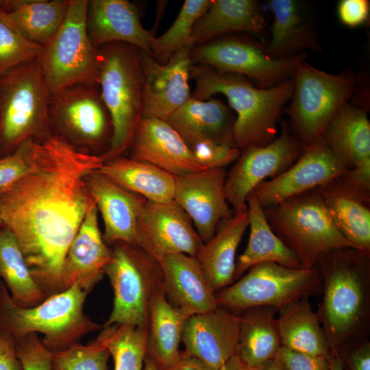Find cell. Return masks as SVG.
I'll list each match as a JSON object with an SVG mask.
<instances>
[{
  "label": "cell",
  "instance_id": "1",
  "mask_svg": "<svg viewBox=\"0 0 370 370\" xmlns=\"http://www.w3.org/2000/svg\"><path fill=\"white\" fill-rule=\"evenodd\" d=\"M32 169L0 195V215L34 280L48 297L62 291L67 251L94 205L88 175L104 162L50 133L33 138Z\"/></svg>",
  "mask_w": 370,
  "mask_h": 370
},
{
  "label": "cell",
  "instance_id": "2",
  "mask_svg": "<svg viewBox=\"0 0 370 370\" xmlns=\"http://www.w3.org/2000/svg\"><path fill=\"white\" fill-rule=\"evenodd\" d=\"M323 296L317 312L330 352L367 336L370 317V261L354 248H338L320 256Z\"/></svg>",
  "mask_w": 370,
  "mask_h": 370
},
{
  "label": "cell",
  "instance_id": "3",
  "mask_svg": "<svg viewBox=\"0 0 370 370\" xmlns=\"http://www.w3.org/2000/svg\"><path fill=\"white\" fill-rule=\"evenodd\" d=\"M190 78L195 83L192 97L204 101L217 93L226 97L237 114L233 133L236 148L264 146L275 138L280 112L293 95V78L261 88L243 75L218 73L199 64L192 66Z\"/></svg>",
  "mask_w": 370,
  "mask_h": 370
},
{
  "label": "cell",
  "instance_id": "4",
  "mask_svg": "<svg viewBox=\"0 0 370 370\" xmlns=\"http://www.w3.org/2000/svg\"><path fill=\"white\" fill-rule=\"evenodd\" d=\"M88 293L75 284L36 306L23 308L13 301L0 280V332L14 341L31 333H41L40 341L49 351L64 349L103 328L84 312Z\"/></svg>",
  "mask_w": 370,
  "mask_h": 370
},
{
  "label": "cell",
  "instance_id": "5",
  "mask_svg": "<svg viewBox=\"0 0 370 370\" xmlns=\"http://www.w3.org/2000/svg\"><path fill=\"white\" fill-rule=\"evenodd\" d=\"M98 50L97 85L113 128L110 147L101 155L105 162L119 157L130 147L134 131L142 118L144 76L138 47L125 42H112Z\"/></svg>",
  "mask_w": 370,
  "mask_h": 370
},
{
  "label": "cell",
  "instance_id": "6",
  "mask_svg": "<svg viewBox=\"0 0 370 370\" xmlns=\"http://www.w3.org/2000/svg\"><path fill=\"white\" fill-rule=\"evenodd\" d=\"M47 81L37 59L0 75V157L12 154L29 138L51 133Z\"/></svg>",
  "mask_w": 370,
  "mask_h": 370
},
{
  "label": "cell",
  "instance_id": "7",
  "mask_svg": "<svg viewBox=\"0 0 370 370\" xmlns=\"http://www.w3.org/2000/svg\"><path fill=\"white\" fill-rule=\"evenodd\" d=\"M274 233L297 257L302 269L315 267L323 254L354 248L333 223L318 188L263 208Z\"/></svg>",
  "mask_w": 370,
  "mask_h": 370
},
{
  "label": "cell",
  "instance_id": "8",
  "mask_svg": "<svg viewBox=\"0 0 370 370\" xmlns=\"http://www.w3.org/2000/svg\"><path fill=\"white\" fill-rule=\"evenodd\" d=\"M105 268L114 291L113 307L103 326L147 327L151 299L162 288L160 262L142 248L114 243Z\"/></svg>",
  "mask_w": 370,
  "mask_h": 370
},
{
  "label": "cell",
  "instance_id": "9",
  "mask_svg": "<svg viewBox=\"0 0 370 370\" xmlns=\"http://www.w3.org/2000/svg\"><path fill=\"white\" fill-rule=\"evenodd\" d=\"M88 3L70 0L64 22L37 58L51 95L75 84H97L99 54L87 32Z\"/></svg>",
  "mask_w": 370,
  "mask_h": 370
},
{
  "label": "cell",
  "instance_id": "10",
  "mask_svg": "<svg viewBox=\"0 0 370 370\" xmlns=\"http://www.w3.org/2000/svg\"><path fill=\"white\" fill-rule=\"evenodd\" d=\"M288 108L297 136L306 145L321 136L333 116L350 98L356 85L352 74H331L300 60L293 76Z\"/></svg>",
  "mask_w": 370,
  "mask_h": 370
},
{
  "label": "cell",
  "instance_id": "11",
  "mask_svg": "<svg viewBox=\"0 0 370 370\" xmlns=\"http://www.w3.org/2000/svg\"><path fill=\"white\" fill-rule=\"evenodd\" d=\"M234 284L215 293L219 306L245 310L257 306L278 309L317 293L321 287L319 271L293 269L275 262L253 266Z\"/></svg>",
  "mask_w": 370,
  "mask_h": 370
},
{
  "label": "cell",
  "instance_id": "12",
  "mask_svg": "<svg viewBox=\"0 0 370 370\" xmlns=\"http://www.w3.org/2000/svg\"><path fill=\"white\" fill-rule=\"evenodd\" d=\"M50 132L78 149L110 145L112 123L97 84H79L51 95Z\"/></svg>",
  "mask_w": 370,
  "mask_h": 370
},
{
  "label": "cell",
  "instance_id": "13",
  "mask_svg": "<svg viewBox=\"0 0 370 370\" xmlns=\"http://www.w3.org/2000/svg\"><path fill=\"white\" fill-rule=\"evenodd\" d=\"M190 56L193 64H206L221 73L247 76L259 88H268L293 78L297 63L305 55L277 60L258 43L225 38L193 47Z\"/></svg>",
  "mask_w": 370,
  "mask_h": 370
},
{
  "label": "cell",
  "instance_id": "14",
  "mask_svg": "<svg viewBox=\"0 0 370 370\" xmlns=\"http://www.w3.org/2000/svg\"><path fill=\"white\" fill-rule=\"evenodd\" d=\"M306 145L291 133L286 124L280 135L264 146H249L241 153L227 173L225 193L234 214L247 210L246 200L261 182L289 168L301 156Z\"/></svg>",
  "mask_w": 370,
  "mask_h": 370
},
{
  "label": "cell",
  "instance_id": "15",
  "mask_svg": "<svg viewBox=\"0 0 370 370\" xmlns=\"http://www.w3.org/2000/svg\"><path fill=\"white\" fill-rule=\"evenodd\" d=\"M203 245L190 218L174 200H145L138 216L136 246L160 262L171 254L195 257Z\"/></svg>",
  "mask_w": 370,
  "mask_h": 370
},
{
  "label": "cell",
  "instance_id": "16",
  "mask_svg": "<svg viewBox=\"0 0 370 370\" xmlns=\"http://www.w3.org/2000/svg\"><path fill=\"white\" fill-rule=\"evenodd\" d=\"M347 168L322 136L306 145L297 160L279 175L258 184L254 193L263 208L318 188Z\"/></svg>",
  "mask_w": 370,
  "mask_h": 370
},
{
  "label": "cell",
  "instance_id": "17",
  "mask_svg": "<svg viewBox=\"0 0 370 370\" xmlns=\"http://www.w3.org/2000/svg\"><path fill=\"white\" fill-rule=\"evenodd\" d=\"M225 168L208 169L176 177L174 201L190 218L204 243L234 212L227 201Z\"/></svg>",
  "mask_w": 370,
  "mask_h": 370
},
{
  "label": "cell",
  "instance_id": "18",
  "mask_svg": "<svg viewBox=\"0 0 370 370\" xmlns=\"http://www.w3.org/2000/svg\"><path fill=\"white\" fill-rule=\"evenodd\" d=\"M190 47L178 50L166 64L140 50L144 76L142 118L166 120L191 97L188 79L193 63Z\"/></svg>",
  "mask_w": 370,
  "mask_h": 370
},
{
  "label": "cell",
  "instance_id": "19",
  "mask_svg": "<svg viewBox=\"0 0 370 370\" xmlns=\"http://www.w3.org/2000/svg\"><path fill=\"white\" fill-rule=\"evenodd\" d=\"M240 328L241 316L221 306L190 316L183 328L184 352L219 370L236 354Z\"/></svg>",
  "mask_w": 370,
  "mask_h": 370
},
{
  "label": "cell",
  "instance_id": "20",
  "mask_svg": "<svg viewBox=\"0 0 370 370\" xmlns=\"http://www.w3.org/2000/svg\"><path fill=\"white\" fill-rule=\"evenodd\" d=\"M132 158L179 177L204 171L177 131L166 121L141 118L132 137Z\"/></svg>",
  "mask_w": 370,
  "mask_h": 370
},
{
  "label": "cell",
  "instance_id": "21",
  "mask_svg": "<svg viewBox=\"0 0 370 370\" xmlns=\"http://www.w3.org/2000/svg\"><path fill=\"white\" fill-rule=\"evenodd\" d=\"M85 180L103 221L105 243L136 245L138 216L146 199L125 190L98 171L88 175Z\"/></svg>",
  "mask_w": 370,
  "mask_h": 370
},
{
  "label": "cell",
  "instance_id": "22",
  "mask_svg": "<svg viewBox=\"0 0 370 370\" xmlns=\"http://www.w3.org/2000/svg\"><path fill=\"white\" fill-rule=\"evenodd\" d=\"M97 213L94 204L67 251L62 270V291L77 284L89 293L105 274L112 248L103 241Z\"/></svg>",
  "mask_w": 370,
  "mask_h": 370
},
{
  "label": "cell",
  "instance_id": "23",
  "mask_svg": "<svg viewBox=\"0 0 370 370\" xmlns=\"http://www.w3.org/2000/svg\"><path fill=\"white\" fill-rule=\"evenodd\" d=\"M160 264L165 297L185 316L205 313L219 306L215 293L195 257L171 254L165 256Z\"/></svg>",
  "mask_w": 370,
  "mask_h": 370
},
{
  "label": "cell",
  "instance_id": "24",
  "mask_svg": "<svg viewBox=\"0 0 370 370\" xmlns=\"http://www.w3.org/2000/svg\"><path fill=\"white\" fill-rule=\"evenodd\" d=\"M86 29L97 49L112 42H125L151 55L154 36L143 27L136 8L127 0L88 1Z\"/></svg>",
  "mask_w": 370,
  "mask_h": 370
},
{
  "label": "cell",
  "instance_id": "25",
  "mask_svg": "<svg viewBox=\"0 0 370 370\" xmlns=\"http://www.w3.org/2000/svg\"><path fill=\"white\" fill-rule=\"evenodd\" d=\"M319 190L338 231L354 249L369 256L370 195L352 188L338 177Z\"/></svg>",
  "mask_w": 370,
  "mask_h": 370
},
{
  "label": "cell",
  "instance_id": "26",
  "mask_svg": "<svg viewBox=\"0 0 370 370\" xmlns=\"http://www.w3.org/2000/svg\"><path fill=\"white\" fill-rule=\"evenodd\" d=\"M165 121L188 147L205 138L234 146L235 119L230 109L216 98L201 101L190 97Z\"/></svg>",
  "mask_w": 370,
  "mask_h": 370
},
{
  "label": "cell",
  "instance_id": "27",
  "mask_svg": "<svg viewBox=\"0 0 370 370\" xmlns=\"http://www.w3.org/2000/svg\"><path fill=\"white\" fill-rule=\"evenodd\" d=\"M248 227L247 210L234 214L219 225L213 237L195 256L215 293L234 280L236 250Z\"/></svg>",
  "mask_w": 370,
  "mask_h": 370
},
{
  "label": "cell",
  "instance_id": "28",
  "mask_svg": "<svg viewBox=\"0 0 370 370\" xmlns=\"http://www.w3.org/2000/svg\"><path fill=\"white\" fill-rule=\"evenodd\" d=\"M265 21L259 3L254 0H211L193 28L189 47L203 45L217 36L245 32L261 36Z\"/></svg>",
  "mask_w": 370,
  "mask_h": 370
},
{
  "label": "cell",
  "instance_id": "29",
  "mask_svg": "<svg viewBox=\"0 0 370 370\" xmlns=\"http://www.w3.org/2000/svg\"><path fill=\"white\" fill-rule=\"evenodd\" d=\"M269 5L273 20L271 38L264 47L270 57L286 60L306 49L321 51L301 3L295 0H271Z\"/></svg>",
  "mask_w": 370,
  "mask_h": 370
},
{
  "label": "cell",
  "instance_id": "30",
  "mask_svg": "<svg viewBox=\"0 0 370 370\" xmlns=\"http://www.w3.org/2000/svg\"><path fill=\"white\" fill-rule=\"evenodd\" d=\"M250 228L247 245L236 262L234 279L258 264L275 262L284 267L300 269L299 261L274 233L266 218L263 207L252 191L246 200Z\"/></svg>",
  "mask_w": 370,
  "mask_h": 370
},
{
  "label": "cell",
  "instance_id": "31",
  "mask_svg": "<svg viewBox=\"0 0 370 370\" xmlns=\"http://www.w3.org/2000/svg\"><path fill=\"white\" fill-rule=\"evenodd\" d=\"M187 318L170 304L162 288L154 293L147 326L146 355L160 370H167L178 361L180 343Z\"/></svg>",
  "mask_w": 370,
  "mask_h": 370
},
{
  "label": "cell",
  "instance_id": "32",
  "mask_svg": "<svg viewBox=\"0 0 370 370\" xmlns=\"http://www.w3.org/2000/svg\"><path fill=\"white\" fill-rule=\"evenodd\" d=\"M125 190L154 202L174 200L176 177L145 162L116 157L97 170Z\"/></svg>",
  "mask_w": 370,
  "mask_h": 370
},
{
  "label": "cell",
  "instance_id": "33",
  "mask_svg": "<svg viewBox=\"0 0 370 370\" xmlns=\"http://www.w3.org/2000/svg\"><path fill=\"white\" fill-rule=\"evenodd\" d=\"M278 312L276 324L282 347L310 356H330L325 332L308 296L281 308Z\"/></svg>",
  "mask_w": 370,
  "mask_h": 370
},
{
  "label": "cell",
  "instance_id": "34",
  "mask_svg": "<svg viewBox=\"0 0 370 370\" xmlns=\"http://www.w3.org/2000/svg\"><path fill=\"white\" fill-rule=\"evenodd\" d=\"M321 136L347 169L370 158V123L362 108L346 103Z\"/></svg>",
  "mask_w": 370,
  "mask_h": 370
},
{
  "label": "cell",
  "instance_id": "35",
  "mask_svg": "<svg viewBox=\"0 0 370 370\" xmlns=\"http://www.w3.org/2000/svg\"><path fill=\"white\" fill-rule=\"evenodd\" d=\"M244 311L236 355L250 369L274 358L282 347L276 324L278 310L257 306Z\"/></svg>",
  "mask_w": 370,
  "mask_h": 370
},
{
  "label": "cell",
  "instance_id": "36",
  "mask_svg": "<svg viewBox=\"0 0 370 370\" xmlns=\"http://www.w3.org/2000/svg\"><path fill=\"white\" fill-rule=\"evenodd\" d=\"M70 0H22L19 5L0 16L29 40L47 45L66 16Z\"/></svg>",
  "mask_w": 370,
  "mask_h": 370
},
{
  "label": "cell",
  "instance_id": "37",
  "mask_svg": "<svg viewBox=\"0 0 370 370\" xmlns=\"http://www.w3.org/2000/svg\"><path fill=\"white\" fill-rule=\"evenodd\" d=\"M0 277L13 301L23 308L36 306L48 296L34 280L10 231L0 227Z\"/></svg>",
  "mask_w": 370,
  "mask_h": 370
},
{
  "label": "cell",
  "instance_id": "38",
  "mask_svg": "<svg viewBox=\"0 0 370 370\" xmlns=\"http://www.w3.org/2000/svg\"><path fill=\"white\" fill-rule=\"evenodd\" d=\"M98 337L112 356L114 370H143L146 356L147 327L128 324L103 326Z\"/></svg>",
  "mask_w": 370,
  "mask_h": 370
},
{
  "label": "cell",
  "instance_id": "39",
  "mask_svg": "<svg viewBox=\"0 0 370 370\" xmlns=\"http://www.w3.org/2000/svg\"><path fill=\"white\" fill-rule=\"evenodd\" d=\"M210 3L211 0H186L184 2L170 28L162 35L152 39L150 50L157 62L166 64L178 50L189 47L195 25Z\"/></svg>",
  "mask_w": 370,
  "mask_h": 370
},
{
  "label": "cell",
  "instance_id": "40",
  "mask_svg": "<svg viewBox=\"0 0 370 370\" xmlns=\"http://www.w3.org/2000/svg\"><path fill=\"white\" fill-rule=\"evenodd\" d=\"M110 354L98 336L92 342L77 343L52 352L51 370H107Z\"/></svg>",
  "mask_w": 370,
  "mask_h": 370
},
{
  "label": "cell",
  "instance_id": "41",
  "mask_svg": "<svg viewBox=\"0 0 370 370\" xmlns=\"http://www.w3.org/2000/svg\"><path fill=\"white\" fill-rule=\"evenodd\" d=\"M42 47L25 36L0 16V75L38 58Z\"/></svg>",
  "mask_w": 370,
  "mask_h": 370
},
{
  "label": "cell",
  "instance_id": "42",
  "mask_svg": "<svg viewBox=\"0 0 370 370\" xmlns=\"http://www.w3.org/2000/svg\"><path fill=\"white\" fill-rule=\"evenodd\" d=\"M188 148L204 170L225 168L234 163L241 153V150L234 146L207 138L194 142Z\"/></svg>",
  "mask_w": 370,
  "mask_h": 370
},
{
  "label": "cell",
  "instance_id": "43",
  "mask_svg": "<svg viewBox=\"0 0 370 370\" xmlns=\"http://www.w3.org/2000/svg\"><path fill=\"white\" fill-rule=\"evenodd\" d=\"M32 139L21 143L12 154L0 157V195L32 169Z\"/></svg>",
  "mask_w": 370,
  "mask_h": 370
},
{
  "label": "cell",
  "instance_id": "44",
  "mask_svg": "<svg viewBox=\"0 0 370 370\" xmlns=\"http://www.w3.org/2000/svg\"><path fill=\"white\" fill-rule=\"evenodd\" d=\"M15 346L23 370H51L52 352L42 345L36 333L16 341Z\"/></svg>",
  "mask_w": 370,
  "mask_h": 370
},
{
  "label": "cell",
  "instance_id": "45",
  "mask_svg": "<svg viewBox=\"0 0 370 370\" xmlns=\"http://www.w3.org/2000/svg\"><path fill=\"white\" fill-rule=\"evenodd\" d=\"M275 358L285 370H330L329 356H310L281 347Z\"/></svg>",
  "mask_w": 370,
  "mask_h": 370
},
{
  "label": "cell",
  "instance_id": "46",
  "mask_svg": "<svg viewBox=\"0 0 370 370\" xmlns=\"http://www.w3.org/2000/svg\"><path fill=\"white\" fill-rule=\"evenodd\" d=\"M338 354L349 370H370V342L367 336L347 341Z\"/></svg>",
  "mask_w": 370,
  "mask_h": 370
},
{
  "label": "cell",
  "instance_id": "47",
  "mask_svg": "<svg viewBox=\"0 0 370 370\" xmlns=\"http://www.w3.org/2000/svg\"><path fill=\"white\" fill-rule=\"evenodd\" d=\"M369 10L370 4L367 0H342L337 8L341 22L349 27H356L366 23Z\"/></svg>",
  "mask_w": 370,
  "mask_h": 370
},
{
  "label": "cell",
  "instance_id": "48",
  "mask_svg": "<svg viewBox=\"0 0 370 370\" xmlns=\"http://www.w3.org/2000/svg\"><path fill=\"white\" fill-rule=\"evenodd\" d=\"M338 177L352 188L370 195V158L347 169Z\"/></svg>",
  "mask_w": 370,
  "mask_h": 370
},
{
  "label": "cell",
  "instance_id": "49",
  "mask_svg": "<svg viewBox=\"0 0 370 370\" xmlns=\"http://www.w3.org/2000/svg\"><path fill=\"white\" fill-rule=\"evenodd\" d=\"M0 370H23L17 357L15 341L0 332Z\"/></svg>",
  "mask_w": 370,
  "mask_h": 370
},
{
  "label": "cell",
  "instance_id": "50",
  "mask_svg": "<svg viewBox=\"0 0 370 370\" xmlns=\"http://www.w3.org/2000/svg\"><path fill=\"white\" fill-rule=\"evenodd\" d=\"M167 370H214L197 358L181 352L178 361Z\"/></svg>",
  "mask_w": 370,
  "mask_h": 370
},
{
  "label": "cell",
  "instance_id": "51",
  "mask_svg": "<svg viewBox=\"0 0 370 370\" xmlns=\"http://www.w3.org/2000/svg\"><path fill=\"white\" fill-rule=\"evenodd\" d=\"M219 370H247V367L235 355L227 360Z\"/></svg>",
  "mask_w": 370,
  "mask_h": 370
},
{
  "label": "cell",
  "instance_id": "52",
  "mask_svg": "<svg viewBox=\"0 0 370 370\" xmlns=\"http://www.w3.org/2000/svg\"><path fill=\"white\" fill-rule=\"evenodd\" d=\"M247 370H285L281 362L276 358H272L263 364L248 369Z\"/></svg>",
  "mask_w": 370,
  "mask_h": 370
},
{
  "label": "cell",
  "instance_id": "53",
  "mask_svg": "<svg viewBox=\"0 0 370 370\" xmlns=\"http://www.w3.org/2000/svg\"><path fill=\"white\" fill-rule=\"evenodd\" d=\"M330 370H345L340 355L337 352H330L329 356Z\"/></svg>",
  "mask_w": 370,
  "mask_h": 370
},
{
  "label": "cell",
  "instance_id": "54",
  "mask_svg": "<svg viewBox=\"0 0 370 370\" xmlns=\"http://www.w3.org/2000/svg\"><path fill=\"white\" fill-rule=\"evenodd\" d=\"M143 370H160L152 359L146 355L144 362Z\"/></svg>",
  "mask_w": 370,
  "mask_h": 370
},
{
  "label": "cell",
  "instance_id": "55",
  "mask_svg": "<svg viewBox=\"0 0 370 370\" xmlns=\"http://www.w3.org/2000/svg\"><path fill=\"white\" fill-rule=\"evenodd\" d=\"M4 227V225H3V221H2L1 218V215H0V227Z\"/></svg>",
  "mask_w": 370,
  "mask_h": 370
}]
</instances>
